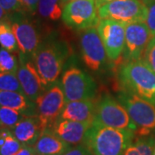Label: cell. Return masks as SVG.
Masks as SVG:
<instances>
[{
  "label": "cell",
  "mask_w": 155,
  "mask_h": 155,
  "mask_svg": "<svg viewBox=\"0 0 155 155\" xmlns=\"http://www.w3.org/2000/svg\"><path fill=\"white\" fill-rule=\"evenodd\" d=\"M33 147L38 155H63L71 145L46 128Z\"/></svg>",
  "instance_id": "d6986e66"
},
{
  "label": "cell",
  "mask_w": 155,
  "mask_h": 155,
  "mask_svg": "<svg viewBox=\"0 0 155 155\" xmlns=\"http://www.w3.org/2000/svg\"><path fill=\"white\" fill-rule=\"evenodd\" d=\"M35 104L37 106L38 116L43 122L45 127L50 128L61 117L67 104L60 80L47 89L35 100Z\"/></svg>",
  "instance_id": "30bf717a"
},
{
  "label": "cell",
  "mask_w": 155,
  "mask_h": 155,
  "mask_svg": "<svg viewBox=\"0 0 155 155\" xmlns=\"http://www.w3.org/2000/svg\"><path fill=\"white\" fill-rule=\"evenodd\" d=\"M147 6V16L145 22L152 35H155V0H148L145 3Z\"/></svg>",
  "instance_id": "4316f807"
},
{
  "label": "cell",
  "mask_w": 155,
  "mask_h": 155,
  "mask_svg": "<svg viewBox=\"0 0 155 155\" xmlns=\"http://www.w3.org/2000/svg\"><path fill=\"white\" fill-rule=\"evenodd\" d=\"M153 155H155V147H154V150H153Z\"/></svg>",
  "instance_id": "d590c367"
},
{
  "label": "cell",
  "mask_w": 155,
  "mask_h": 155,
  "mask_svg": "<svg viewBox=\"0 0 155 155\" xmlns=\"http://www.w3.org/2000/svg\"><path fill=\"white\" fill-rule=\"evenodd\" d=\"M0 5L8 14L17 11H23L20 0H0Z\"/></svg>",
  "instance_id": "f1b7e54d"
},
{
  "label": "cell",
  "mask_w": 155,
  "mask_h": 155,
  "mask_svg": "<svg viewBox=\"0 0 155 155\" xmlns=\"http://www.w3.org/2000/svg\"><path fill=\"white\" fill-rule=\"evenodd\" d=\"M91 125V123L89 122H76L59 118L48 129L69 145L75 146L84 142L86 134Z\"/></svg>",
  "instance_id": "9a60e30c"
},
{
  "label": "cell",
  "mask_w": 155,
  "mask_h": 155,
  "mask_svg": "<svg viewBox=\"0 0 155 155\" xmlns=\"http://www.w3.org/2000/svg\"><path fill=\"white\" fill-rule=\"evenodd\" d=\"M22 146L11 129L0 127V155H14Z\"/></svg>",
  "instance_id": "44dd1931"
},
{
  "label": "cell",
  "mask_w": 155,
  "mask_h": 155,
  "mask_svg": "<svg viewBox=\"0 0 155 155\" xmlns=\"http://www.w3.org/2000/svg\"><path fill=\"white\" fill-rule=\"evenodd\" d=\"M69 53L67 43L54 35L41 41L32 59L46 89L59 80Z\"/></svg>",
  "instance_id": "6da1fadb"
},
{
  "label": "cell",
  "mask_w": 155,
  "mask_h": 155,
  "mask_svg": "<svg viewBox=\"0 0 155 155\" xmlns=\"http://www.w3.org/2000/svg\"><path fill=\"white\" fill-rule=\"evenodd\" d=\"M0 105L14 109L26 116H38L35 102L22 92L0 90Z\"/></svg>",
  "instance_id": "ac0fdd59"
},
{
  "label": "cell",
  "mask_w": 155,
  "mask_h": 155,
  "mask_svg": "<svg viewBox=\"0 0 155 155\" xmlns=\"http://www.w3.org/2000/svg\"><path fill=\"white\" fill-rule=\"evenodd\" d=\"M142 1H143L144 3H146V2H147V1H148V0H142Z\"/></svg>",
  "instance_id": "8d00e7d4"
},
{
  "label": "cell",
  "mask_w": 155,
  "mask_h": 155,
  "mask_svg": "<svg viewBox=\"0 0 155 155\" xmlns=\"http://www.w3.org/2000/svg\"><path fill=\"white\" fill-rule=\"evenodd\" d=\"M25 116L18 110L0 105V127L11 129Z\"/></svg>",
  "instance_id": "cb8c5ba5"
},
{
  "label": "cell",
  "mask_w": 155,
  "mask_h": 155,
  "mask_svg": "<svg viewBox=\"0 0 155 155\" xmlns=\"http://www.w3.org/2000/svg\"><path fill=\"white\" fill-rule=\"evenodd\" d=\"M0 90L18 91L23 93L16 73L0 72Z\"/></svg>",
  "instance_id": "484cf974"
},
{
  "label": "cell",
  "mask_w": 155,
  "mask_h": 155,
  "mask_svg": "<svg viewBox=\"0 0 155 155\" xmlns=\"http://www.w3.org/2000/svg\"><path fill=\"white\" fill-rule=\"evenodd\" d=\"M153 37L145 22L125 24V46L123 57L127 61L141 60L145 51Z\"/></svg>",
  "instance_id": "7c38bea8"
},
{
  "label": "cell",
  "mask_w": 155,
  "mask_h": 155,
  "mask_svg": "<svg viewBox=\"0 0 155 155\" xmlns=\"http://www.w3.org/2000/svg\"><path fill=\"white\" fill-rule=\"evenodd\" d=\"M63 155H93L91 151L84 144H78L75 146H71L69 149Z\"/></svg>",
  "instance_id": "f546056e"
},
{
  "label": "cell",
  "mask_w": 155,
  "mask_h": 155,
  "mask_svg": "<svg viewBox=\"0 0 155 155\" xmlns=\"http://www.w3.org/2000/svg\"><path fill=\"white\" fill-rule=\"evenodd\" d=\"M40 0H20L22 11L30 15H35Z\"/></svg>",
  "instance_id": "4dcf8cb0"
},
{
  "label": "cell",
  "mask_w": 155,
  "mask_h": 155,
  "mask_svg": "<svg viewBox=\"0 0 155 155\" xmlns=\"http://www.w3.org/2000/svg\"><path fill=\"white\" fill-rule=\"evenodd\" d=\"M80 53L84 64L89 70L99 72L104 68L108 56L96 27L85 29L82 33Z\"/></svg>",
  "instance_id": "8fae6325"
},
{
  "label": "cell",
  "mask_w": 155,
  "mask_h": 155,
  "mask_svg": "<svg viewBox=\"0 0 155 155\" xmlns=\"http://www.w3.org/2000/svg\"><path fill=\"white\" fill-rule=\"evenodd\" d=\"M8 15H9V14L4 10V8H3L2 6L0 5V22L3 21V20H5V19H6V18L8 17Z\"/></svg>",
  "instance_id": "d6a6232c"
},
{
  "label": "cell",
  "mask_w": 155,
  "mask_h": 155,
  "mask_svg": "<svg viewBox=\"0 0 155 155\" xmlns=\"http://www.w3.org/2000/svg\"><path fill=\"white\" fill-rule=\"evenodd\" d=\"M100 19H113L123 23L145 22L147 6L142 0H114L97 8Z\"/></svg>",
  "instance_id": "9c48e42d"
},
{
  "label": "cell",
  "mask_w": 155,
  "mask_h": 155,
  "mask_svg": "<svg viewBox=\"0 0 155 155\" xmlns=\"http://www.w3.org/2000/svg\"><path fill=\"white\" fill-rule=\"evenodd\" d=\"M32 16L25 11H17L8 15L17 38L18 54L28 58H33L35 52L42 41L40 29Z\"/></svg>",
  "instance_id": "277c9868"
},
{
  "label": "cell",
  "mask_w": 155,
  "mask_h": 155,
  "mask_svg": "<svg viewBox=\"0 0 155 155\" xmlns=\"http://www.w3.org/2000/svg\"><path fill=\"white\" fill-rule=\"evenodd\" d=\"M18 67V57L14 53L0 47V72L17 74Z\"/></svg>",
  "instance_id": "d4e9b609"
},
{
  "label": "cell",
  "mask_w": 155,
  "mask_h": 155,
  "mask_svg": "<svg viewBox=\"0 0 155 155\" xmlns=\"http://www.w3.org/2000/svg\"><path fill=\"white\" fill-rule=\"evenodd\" d=\"M63 9L62 0H40L36 15L44 21L55 22L62 17Z\"/></svg>",
  "instance_id": "ffe728a7"
},
{
  "label": "cell",
  "mask_w": 155,
  "mask_h": 155,
  "mask_svg": "<svg viewBox=\"0 0 155 155\" xmlns=\"http://www.w3.org/2000/svg\"><path fill=\"white\" fill-rule=\"evenodd\" d=\"M155 147V137L141 136L129 145L123 155H153Z\"/></svg>",
  "instance_id": "7402d4cb"
},
{
  "label": "cell",
  "mask_w": 155,
  "mask_h": 155,
  "mask_svg": "<svg viewBox=\"0 0 155 155\" xmlns=\"http://www.w3.org/2000/svg\"><path fill=\"white\" fill-rule=\"evenodd\" d=\"M97 28L108 58L113 61L118 60L125 46V23L113 19H100Z\"/></svg>",
  "instance_id": "4fadbf2b"
},
{
  "label": "cell",
  "mask_w": 155,
  "mask_h": 155,
  "mask_svg": "<svg viewBox=\"0 0 155 155\" xmlns=\"http://www.w3.org/2000/svg\"><path fill=\"white\" fill-rule=\"evenodd\" d=\"M118 100L126 108L132 121L137 127L135 134L147 136L155 130V105L138 95L123 91Z\"/></svg>",
  "instance_id": "5b68a950"
},
{
  "label": "cell",
  "mask_w": 155,
  "mask_h": 155,
  "mask_svg": "<svg viewBox=\"0 0 155 155\" xmlns=\"http://www.w3.org/2000/svg\"><path fill=\"white\" fill-rule=\"evenodd\" d=\"M141 60L155 72V35L150 41Z\"/></svg>",
  "instance_id": "83f0119b"
},
{
  "label": "cell",
  "mask_w": 155,
  "mask_h": 155,
  "mask_svg": "<svg viewBox=\"0 0 155 155\" xmlns=\"http://www.w3.org/2000/svg\"><path fill=\"white\" fill-rule=\"evenodd\" d=\"M73 1H78V0H62V3H63V5L65 6L67 4L70 3V2H73Z\"/></svg>",
  "instance_id": "e575fe53"
},
{
  "label": "cell",
  "mask_w": 155,
  "mask_h": 155,
  "mask_svg": "<svg viewBox=\"0 0 155 155\" xmlns=\"http://www.w3.org/2000/svg\"><path fill=\"white\" fill-rule=\"evenodd\" d=\"M0 45L11 53L18 54L19 52L17 38L8 17L0 22Z\"/></svg>",
  "instance_id": "603a6c76"
},
{
  "label": "cell",
  "mask_w": 155,
  "mask_h": 155,
  "mask_svg": "<svg viewBox=\"0 0 155 155\" xmlns=\"http://www.w3.org/2000/svg\"><path fill=\"white\" fill-rule=\"evenodd\" d=\"M14 155H38L32 146H22L21 149Z\"/></svg>",
  "instance_id": "1f68e13d"
},
{
  "label": "cell",
  "mask_w": 155,
  "mask_h": 155,
  "mask_svg": "<svg viewBox=\"0 0 155 155\" xmlns=\"http://www.w3.org/2000/svg\"><path fill=\"white\" fill-rule=\"evenodd\" d=\"M107 127L129 129L136 132L137 127L126 108L119 100L105 95L97 104L93 122Z\"/></svg>",
  "instance_id": "52a82bcc"
},
{
  "label": "cell",
  "mask_w": 155,
  "mask_h": 155,
  "mask_svg": "<svg viewBox=\"0 0 155 155\" xmlns=\"http://www.w3.org/2000/svg\"><path fill=\"white\" fill-rule=\"evenodd\" d=\"M18 61L19 67L17 76L22 91L28 98L35 102L47 89L45 88L32 58L18 54Z\"/></svg>",
  "instance_id": "5bb4252c"
},
{
  "label": "cell",
  "mask_w": 155,
  "mask_h": 155,
  "mask_svg": "<svg viewBox=\"0 0 155 155\" xmlns=\"http://www.w3.org/2000/svg\"><path fill=\"white\" fill-rule=\"evenodd\" d=\"M67 102L92 99L97 85L88 72L81 68L71 66L62 72L60 80Z\"/></svg>",
  "instance_id": "8992f818"
},
{
  "label": "cell",
  "mask_w": 155,
  "mask_h": 155,
  "mask_svg": "<svg viewBox=\"0 0 155 155\" xmlns=\"http://www.w3.org/2000/svg\"><path fill=\"white\" fill-rule=\"evenodd\" d=\"M134 137L135 132L133 130L107 127L92 122L84 143L93 155H123Z\"/></svg>",
  "instance_id": "7a4b0ae2"
},
{
  "label": "cell",
  "mask_w": 155,
  "mask_h": 155,
  "mask_svg": "<svg viewBox=\"0 0 155 155\" xmlns=\"http://www.w3.org/2000/svg\"><path fill=\"white\" fill-rule=\"evenodd\" d=\"M45 129L46 127L41 118L35 116H25L11 128V131L23 146L33 147Z\"/></svg>",
  "instance_id": "2e32d148"
},
{
  "label": "cell",
  "mask_w": 155,
  "mask_h": 155,
  "mask_svg": "<svg viewBox=\"0 0 155 155\" xmlns=\"http://www.w3.org/2000/svg\"><path fill=\"white\" fill-rule=\"evenodd\" d=\"M96 107L97 104H95L92 99L67 102L60 118L92 123L96 113Z\"/></svg>",
  "instance_id": "e0dca14e"
},
{
  "label": "cell",
  "mask_w": 155,
  "mask_h": 155,
  "mask_svg": "<svg viewBox=\"0 0 155 155\" xmlns=\"http://www.w3.org/2000/svg\"><path fill=\"white\" fill-rule=\"evenodd\" d=\"M112 1H114V0H95V3H96L97 7L98 8L103 5H105L107 3H110V2H112Z\"/></svg>",
  "instance_id": "836d02e7"
},
{
  "label": "cell",
  "mask_w": 155,
  "mask_h": 155,
  "mask_svg": "<svg viewBox=\"0 0 155 155\" xmlns=\"http://www.w3.org/2000/svg\"><path fill=\"white\" fill-rule=\"evenodd\" d=\"M127 91L138 95L155 105V72L142 60L127 61L119 72Z\"/></svg>",
  "instance_id": "3957f363"
},
{
  "label": "cell",
  "mask_w": 155,
  "mask_h": 155,
  "mask_svg": "<svg viewBox=\"0 0 155 155\" xmlns=\"http://www.w3.org/2000/svg\"><path fill=\"white\" fill-rule=\"evenodd\" d=\"M61 19L67 27L83 30L97 27L100 21L95 0H78L64 6Z\"/></svg>",
  "instance_id": "ba28073f"
}]
</instances>
